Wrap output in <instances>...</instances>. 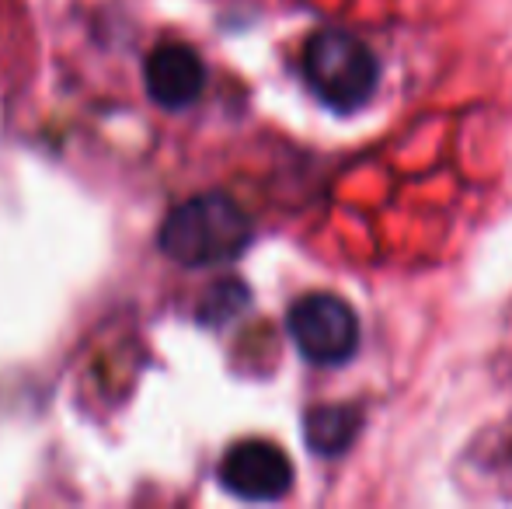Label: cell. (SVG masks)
Wrapping results in <instances>:
<instances>
[{
	"instance_id": "cell-1",
	"label": "cell",
	"mask_w": 512,
	"mask_h": 509,
	"mask_svg": "<svg viewBox=\"0 0 512 509\" xmlns=\"http://www.w3.org/2000/svg\"><path fill=\"white\" fill-rule=\"evenodd\" d=\"M255 227L251 217L227 192H203L189 203L175 206L161 224V252L178 265L203 269V265L234 262L248 252Z\"/></svg>"
},
{
	"instance_id": "cell-2",
	"label": "cell",
	"mask_w": 512,
	"mask_h": 509,
	"mask_svg": "<svg viewBox=\"0 0 512 509\" xmlns=\"http://www.w3.org/2000/svg\"><path fill=\"white\" fill-rule=\"evenodd\" d=\"M304 77L317 98L338 116H352L380 84V60L359 35L321 28L304 46Z\"/></svg>"
},
{
	"instance_id": "cell-3",
	"label": "cell",
	"mask_w": 512,
	"mask_h": 509,
	"mask_svg": "<svg viewBox=\"0 0 512 509\" xmlns=\"http://www.w3.org/2000/svg\"><path fill=\"white\" fill-rule=\"evenodd\" d=\"M297 353L314 367H342L359 349V314L338 293H304L286 311Z\"/></svg>"
},
{
	"instance_id": "cell-4",
	"label": "cell",
	"mask_w": 512,
	"mask_h": 509,
	"mask_svg": "<svg viewBox=\"0 0 512 509\" xmlns=\"http://www.w3.org/2000/svg\"><path fill=\"white\" fill-rule=\"evenodd\" d=\"M220 485L244 503H276L293 489V464L283 447L269 440H241L223 454Z\"/></svg>"
},
{
	"instance_id": "cell-5",
	"label": "cell",
	"mask_w": 512,
	"mask_h": 509,
	"mask_svg": "<svg viewBox=\"0 0 512 509\" xmlns=\"http://www.w3.org/2000/svg\"><path fill=\"white\" fill-rule=\"evenodd\" d=\"M143 81L161 109H189L206 91V63L185 42H164L143 63Z\"/></svg>"
},
{
	"instance_id": "cell-6",
	"label": "cell",
	"mask_w": 512,
	"mask_h": 509,
	"mask_svg": "<svg viewBox=\"0 0 512 509\" xmlns=\"http://www.w3.org/2000/svg\"><path fill=\"white\" fill-rule=\"evenodd\" d=\"M363 429V408L338 401V405H314L304 415V440L317 457H342L356 443Z\"/></svg>"
},
{
	"instance_id": "cell-7",
	"label": "cell",
	"mask_w": 512,
	"mask_h": 509,
	"mask_svg": "<svg viewBox=\"0 0 512 509\" xmlns=\"http://www.w3.org/2000/svg\"><path fill=\"white\" fill-rule=\"evenodd\" d=\"M248 290H244V283H237V279H223V283H216L213 290L203 297V304H199V321L203 325H223V321L237 318V314L248 307Z\"/></svg>"
}]
</instances>
